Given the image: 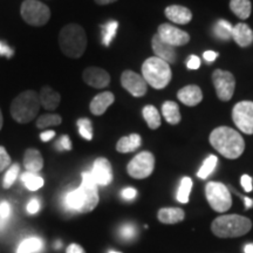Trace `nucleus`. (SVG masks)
Returning a JSON list of instances; mask_svg holds the SVG:
<instances>
[{
  "label": "nucleus",
  "instance_id": "nucleus-22",
  "mask_svg": "<svg viewBox=\"0 0 253 253\" xmlns=\"http://www.w3.org/2000/svg\"><path fill=\"white\" fill-rule=\"evenodd\" d=\"M40 104L47 110H54L58 108L61 101V96L58 91L50 87H43L39 94Z\"/></svg>",
  "mask_w": 253,
  "mask_h": 253
},
{
  "label": "nucleus",
  "instance_id": "nucleus-10",
  "mask_svg": "<svg viewBox=\"0 0 253 253\" xmlns=\"http://www.w3.org/2000/svg\"><path fill=\"white\" fill-rule=\"evenodd\" d=\"M232 120L237 128L244 134H253V102L242 101L233 107Z\"/></svg>",
  "mask_w": 253,
  "mask_h": 253
},
{
  "label": "nucleus",
  "instance_id": "nucleus-31",
  "mask_svg": "<svg viewBox=\"0 0 253 253\" xmlns=\"http://www.w3.org/2000/svg\"><path fill=\"white\" fill-rule=\"evenodd\" d=\"M191 189H192L191 178H190V177H183V179L181 181V185H179L178 191H177V201L183 204L188 203Z\"/></svg>",
  "mask_w": 253,
  "mask_h": 253
},
{
  "label": "nucleus",
  "instance_id": "nucleus-19",
  "mask_svg": "<svg viewBox=\"0 0 253 253\" xmlns=\"http://www.w3.org/2000/svg\"><path fill=\"white\" fill-rule=\"evenodd\" d=\"M166 17L172 23L178 25H185L191 21L192 13L189 8L179 5L168 6L166 8Z\"/></svg>",
  "mask_w": 253,
  "mask_h": 253
},
{
  "label": "nucleus",
  "instance_id": "nucleus-7",
  "mask_svg": "<svg viewBox=\"0 0 253 253\" xmlns=\"http://www.w3.org/2000/svg\"><path fill=\"white\" fill-rule=\"evenodd\" d=\"M205 195L210 207L217 212H225L232 205L229 189L223 183L209 182L205 186Z\"/></svg>",
  "mask_w": 253,
  "mask_h": 253
},
{
  "label": "nucleus",
  "instance_id": "nucleus-25",
  "mask_svg": "<svg viewBox=\"0 0 253 253\" xmlns=\"http://www.w3.org/2000/svg\"><path fill=\"white\" fill-rule=\"evenodd\" d=\"M162 114L166 119V121L170 125H177L181 122L182 116L181 112H179L178 104L173 101H167L162 106Z\"/></svg>",
  "mask_w": 253,
  "mask_h": 253
},
{
  "label": "nucleus",
  "instance_id": "nucleus-6",
  "mask_svg": "<svg viewBox=\"0 0 253 253\" xmlns=\"http://www.w3.org/2000/svg\"><path fill=\"white\" fill-rule=\"evenodd\" d=\"M21 17L32 26H43L48 23L50 9L43 2L38 0H25L20 8Z\"/></svg>",
  "mask_w": 253,
  "mask_h": 253
},
{
  "label": "nucleus",
  "instance_id": "nucleus-51",
  "mask_svg": "<svg viewBox=\"0 0 253 253\" xmlns=\"http://www.w3.org/2000/svg\"><path fill=\"white\" fill-rule=\"evenodd\" d=\"M245 253H253V244H248L244 249Z\"/></svg>",
  "mask_w": 253,
  "mask_h": 253
},
{
  "label": "nucleus",
  "instance_id": "nucleus-44",
  "mask_svg": "<svg viewBox=\"0 0 253 253\" xmlns=\"http://www.w3.org/2000/svg\"><path fill=\"white\" fill-rule=\"evenodd\" d=\"M136 195H137V191H136L134 188H126L122 191V197L126 199V201H131V199H134L136 197Z\"/></svg>",
  "mask_w": 253,
  "mask_h": 253
},
{
  "label": "nucleus",
  "instance_id": "nucleus-43",
  "mask_svg": "<svg viewBox=\"0 0 253 253\" xmlns=\"http://www.w3.org/2000/svg\"><path fill=\"white\" fill-rule=\"evenodd\" d=\"M242 185L246 192L252 191V178L249 175L242 176Z\"/></svg>",
  "mask_w": 253,
  "mask_h": 253
},
{
  "label": "nucleus",
  "instance_id": "nucleus-39",
  "mask_svg": "<svg viewBox=\"0 0 253 253\" xmlns=\"http://www.w3.org/2000/svg\"><path fill=\"white\" fill-rule=\"evenodd\" d=\"M58 147L60 149L62 150H71L72 149V143L71 141H69V137L67 135H63L61 136V138H60V141L58 142Z\"/></svg>",
  "mask_w": 253,
  "mask_h": 253
},
{
  "label": "nucleus",
  "instance_id": "nucleus-2",
  "mask_svg": "<svg viewBox=\"0 0 253 253\" xmlns=\"http://www.w3.org/2000/svg\"><path fill=\"white\" fill-rule=\"evenodd\" d=\"M59 45L66 56L80 58L87 47L86 32L78 24L66 25L59 34Z\"/></svg>",
  "mask_w": 253,
  "mask_h": 253
},
{
  "label": "nucleus",
  "instance_id": "nucleus-36",
  "mask_svg": "<svg viewBox=\"0 0 253 253\" xmlns=\"http://www.w3.org/2000/svg\"><path fill=\"white\" fill-rule=\"evenodd\" d=\"M19 170H20L19 164H13V166L7 170V172H6V175L4 177V183H2V185H4L5 189L11 188L12 184L15 182V179H17L18 177Z\"/></svg>",
  "mask_w": 253,
  "mask_h": 253
},
{
  "label": "nucleus",
  "instance_id": "nucleus-40",
  "mask_svg": "<svg viewBox=\"0 0 253 253\" xmlns=\"http://www.w3.org/2000/svg\"><path fill=\"white\" fill-rule=\"evenodd\" d=\"M9 213H11V207H9L7 202H2V203L0 204V218L7 219L9 217Z\"/></svg>",
  "mask_w": 253,
  "mask_h": 253
},
{
  "label": "nucleus",
  "instance_id": "nucleus-49",
  "mask_svg": "<svg viewBox=\"0 0 253 253\" xmlns=\"http://www.w3.org/2000/svg\"><path fill=\"white\" fill-rule=\"evenodd\" d=\"M118 1V0H95V2L99 5H108V4H112V2H115Z\"/></svg>",
  "mask_w": 253,
  "mask_h": 253
},
{
  "label": "nucleus",
  "instance_id": "nucleus-12",
  "mask_svg": "<svg viewBox=\"0 0 253 253\" xmlns=\"http://www.w3.org/2000/svg\"><path fill=\"white\" fill-rule=\"evenodd\" d=\"M121 84L123 88L128 90L132 96L141 97L147 93L148 84L143 77L132 71H125L122 73Z\"/></svg>",
  "mask_w": 253,
  "mask_h": 253
},
{
  "label": "nucleus",
  "instance_id": "nucleus-4",
  "mask_svg": "<svg viewBox=\"0 0 253 253\" xmlns=\"http://www.w3.org/2000/svg\"><path fill=\"white\" fill-rule=\"evenodd\" d=\"M40 106L39 94L34 90H25L12 101L11 115L18 123H28L37 118Z\"/></svg>",
  "mask_w": 253,
  "mask_h": 253
},
{
  "label": "nucleus",
  "instance_id": "nucleus-34",
  "mask_svg": "<svg viewBox=\"0 0 253 253\" xmlns=\"http://www.w3.org/2000/svg\"><path fill=\"white\" fill-rule=\"evenodd\" d=\"M118 21H109L102 26V42L106 46H109L114 38H115L116 31H118Z\"/></svg>",
  "mask_w": 253,
  "mask_h": 253
},
{
  "label": "nucleus",
  "instance_id": "nucleus-53",
  "mask_svg": "<svg viewBox=\"0 0 253 253\" xmlns=\"http://www.w3.org/2000/svg\"><path fill=\"white\" fill-rule=\"evenodd\" d=\"M109 253H120V252H116V251H110Z\"/></svg>",
  "mask_w": 253,
  "mask_h": 253
},
{
  "label": "nucleus",
  "instance_id": "nucleus-24",
  "mask_svg": "<svg viewBox=\"0 0 253 253\" xmlns=\"http://www.w3.org/2000/svg\"><path fill=\"white\" fill-rule=\"evenodd\" d=\"M142 144V138L138 134H131L129 136H125V137H121L116 144V150L119 153L126 154L131 153V151H135L136 149L141 147Z\"/></svg>",
  "mask_w": 253,
  "mask_h": 253
},
{
  "label": "nucleus",
  "instance_id": "nucleus-42",
  "mask_svg": "<svg viewBox=\"0 0 253 253\" xmlns=\"http://www.w3.org/2000/svg\"><path fill=\"white\" fill-rule=\"evenodd\" d=\"M39 209H40V203L38 199H32V201L27 205V211H28V213H31V214L37 213L38 211H39Z\"/></svg>",
  "mask_w": 253,
  "mask_h": 253
},
{
  "label": "nucleus",
  "instance_id": "nucleus-41",
  "mask_svg": "<svg viewBox=\"0 0 253 253\" xmlns=\"http://www.w3.org/2000/svg\"><path fill=\"white\" fill-rule=\"evenodd\" d=\"M199 66H201V60L196 55H191L186 61V67L189 69H197L199 68Z\"/></svg>",
  "mask_w": 253,
  "mask_h": 253
},
{
  "label": "nucleus",
  "instance_id": "nucleus-21",
  "mask_svg": "<svg viewBox=\"0 0 253 253\" xmlns=\"http://www.w3.org/2000/svg\"><path fill=\"white\" fill-rule=\"evenodd\" d=\"M232 38L238 46L249 47L253 42V31L246 24H237L233 27Z\"/></svg>",
  "mask_w": 253,
  "mask_h": 253
},
{
  "label": "nucleus",
  "instance_id": "nucleus-16",
  "mask_svg": "<svg viewBox=\"0 0 253 253\" xmlns=\"http://www.w3.org/2000/svg\"><path fill=\"white\" fill-rule=\"evenodd\" d=\"M151 47L157 58L162 59L168 63H175L177 60V53L175 47L164 42L158 34H155L151 40Z\"/></svg>",
  "mask_w": 253,
  "mask_h": 253
},
{
  "label": "nucleus",
  "instance_id": "nucleus-33",
  "mask_svg": "<svg viewBox=\"0 0 253 253\" xmlns=\"http://www.w3.org/2000/svg\"><path fill=\"white\" fill-rule=\"evenodd\" d=\"M217 162H218V158L214 156V155H210V156H209L207 160L204 161L203 166L201 167V169H199V171L197 173V176L199 177V178H202V179L208 178V177L212 173L214 168H216Z\"/></svg>",
  "mask_w": 253,
  "mask_h": 253
},
{
  "label": "nucleus",
  "instance_id": "nucleus-46",
  "mask_svg": "<svg viewBox=\"0 0 253 253\" xmlns=\"http://www.w3.org/2000/svg\"><path fill=\"white\" fill-rule=\"evenodd\" d=\"M54 136H55V131H53V130H47V131L41 132V134H40V138H41V141H42V142H47V141L52 140V138L54 137Z\"/></svg>",
  "mask_w": 253,
  "mask_h": 253
},
{
  "label": "nucleus",
  "instance_id": "nucleus-45",
  "mask_svg": "<svg viewBox=\"0 0 253 253\" xmlns=\"http://www.w3.org/2000/svg\"><path fill=\"white\" fill-rule=\"evenodd\" d=\"M0 54L5 55V56H7V58H9V56L13 55V50L9 48L7 45H5V43L0 42Z\"/></svg>",
  "mask_w": 253,
  "mask_h": 253
},
{
  "label": "nucleus",
  "instance_id": "nucleus-9",
  "mask_svg": "<svg viewBox=\"0 0 253 253\" xmlns=\"http://www.w3.org/2000/svg\"><path fill=\"white\" fill-rule=\"evenodd\" d=\"M155 157L149 151H142L132 158L126 167V171L132 178L143 179L149 177L154 171Z\"/></svg>",
  "mask_w": 253,
  "mask_h": 253
},
{
  "label": "nucleus",
  "instance_id": "nucleus-47",
  "mask_svg": "<svg viewBox=\"0 0 253 253\" xmlns=\"http://www.w3.org/2000/svg\"><path fill=\"white\" fill-rule=\"evenodd\" d=\"M66 252L67 253H86L84 252V250L78 244H71L67 248V250H66Z\"/></svg>",
  "mask_w": 253,
  "mask_h": 253
},
{
  "label": "nucleus",
  "instance_id": "nucleus-28",
  "mask_svg": "<svg viewBox=\"0 0 253 253\" xmlns=\"http://www.w3.org/2000/svg\"><path fill=\"white\" fill-rule=\"evenodd\" d=\"M232 32H233V26L231 25L229 21L226 20H218L216 25H214V36H216L218 39L227 41L232 38Z\"/></svg>",
  "mask_w": 253,
  "mask_h": 253
},
{
  "label": "nucleus",
  "instance_id": "nucleus-26",
  "mask_svg": "<svg viewBox=\"0 0 253 253\" xmlns=\"http://www.w3.org/2000/svg\"><path fill=\"white\" fill-rule=\"evenodd\" d=\"M230 8L239 19L245 20L251 14L252 6L250 0H231Z\"/></svg>",
  "mask_w": 253,
  "mask_h": 253
},
{
  "label": "nucleus",
  "instance_id": "nucleus-27",
  "mask_svg": "<svg viewBox=\"0 0 253 253\" xmlns=\"http://www.w3.org/2000/svg\"><path fill=\"white\" fill-rule=\"evenodd\" d=\"M42 240L38 237L26 238L20 243L17 253H38L42 250Z\"/></svg>",
  "mask_w": 253,
  "mask_h": 253
},
{
  "label": "nucleus",
  "instance_id": "nucleus-48",
  "mask_svg": "<svg viewBox=\"0 0 253 253\" xmlns=\"http://www.w3.org/2000/svg\"><path fill=\"white\" fill-rule=\"evenodd\" d=\"M204 59L207 60L208 62H212L213 60L217 59L218 56V53L217 52H213V50H207V52H204Z\"/></svg>",
  "mask_w": 253,
  "mask_h": 253
},
{
  "label": "nucleus",
  "instance_id": "nucleus-35",
  "mask_svg": "<svg viewBox=\"0 0 253 253\" xmlns=\"http://www.w3.org/2000/svg\"><path fill=\"white\" fill-rule=\"evenodd\" d=\"M78 126L80 135L87 141H90L93 138V125L88 119H80L78 121Z\"/></svg>",
  "mask_w": 253,
  "mask_h": 253
},
{
  "label": "nucleus",
  "instance_id": "nucleus-30",
  "mask_svg": "<svg viewBox=\"0 0 253 253\" xmlns=\"http://www.w3.org/2000/svg\"><path fill=\"white\" fill-rule=\"evenodd\" d=\"M21 179H23L25 186L28 190H31V191H37V190H39L43 186V178L38 175V173L25 172L21 176Z\"/></svg>",
  "mask_w": 253,
  "mask_h": 253
},
{
  "label": "nucleus",
  "instance_id": "nucleus-32",
  "mask_svg": "<svg viewBox=\"0 0 253 253\" xmlns=\"http://www.w3.org/2000/svg\"><path fill=\"white\" fill-rule=\"evenodd\" d=\"M62 119L58 114H45L41 115L39 119L37 120V126L40 129L49 128V126H55L61 125Z\"/></svg>",
  "mask_w": 253,
  "mask_h": 253
},
{
  "label": "nucleus",
  "instance_id": "nucleus-29",
  "mask_svg": "<svg viewBox=\"0 0 253 253\" xmlns=\"http://www.w3.org/2000/svg\"><path fill=\"white\" fill-rule=\"evenodd\" d=\"M143 118L150 129H157L161 126V116L154 106H145L143 108Z\"/></svg>",
  "mask_w": 253,
  "mask_h": 253
},
{
  "label": "nucleus",
  "instance_id": "nucleus-37",
  "mask_svg": "<svg viewBox=\"0 0 253 253\" xmlns=\"http://www.w3.org/2000/svg\"><path fill=\"white\" fill-rule=\"evenodd\" d=\"M136 233H137V231H136V227L132 224H126L120 229V236L126 240L132 239L136 236Z\"/></svg>",
  "mask_w": 253,
  "mask_h": 253
},
{
  "label": "nucleus",
  "instance_id": "nucleus-8",
  "mask_svg": "<svg viewBox=\"0 0 253 253\" xmlns=\"http://www.w3.org/2000/svg\"><path fill=\"white\" fill-rule=\"evenodd\" d=\"M82 197L81 213H87L93 211L99 204V191L97 184L95 183L91 172L82 173V183L79 186Z\"/></svg>",
  "mask_w": 253,
  "mask_h": 253
},
{
  "label": "nucleus",
  "instance_id": "nucleus-17",
  "mask_svg": "<svg viewBox=\"0 0 253 253\" xmlns=\"http://www.w3.org/2000/svg\"><path fill=\"white\" fill-rule=\"evenodd\" d=\"M177 97L185 106L194 107L202 102V100H203V93H202L201 88L198 86L190 84V86H185L182 89H179L178 93H177Z\"/></svg>",
  "mask_w": 253,
  "mask_h": 253
},
{
  "label": "nucleus",
  "instance_id": "nucleus-52",
  "mask_svg": "<svg viewBox=\"0 0 253 253\" xmlns=\"http://www.w3.org/2000/svg\"><path fill=\"white\" fill-rule=\"evenodd\" d=\"M2 122H4V119H2V113H1V109H0V130H1L2 128Z\"/></svg>",
  "mask_w": 253,
  "mask_h": 253
},
{
  "label": "nucleus",
  "instance_id": "nucleus-11",
  "mask_svg": "<svg viewBox=\"0 0 253 253\" xmlns=\"http://www.w3.org/2000/svg\"><path fill=\"white\" fill-rule=\"evenodd\" d=\"M213 86L220 101H230L236 89L235 77L227 71L216 69L212 74Z\"/></svg>",
  "mask_w": 253,
  "mask_h": 253
},
{
  "label": "nucleus",
  "instance_id": "nucleus-15",
  "mask_svg": "<svg viewBox=\"0 0 253 253\" xmlns=\"http://www.w3.org/2000/svg\"><path fill=\"white\" fill-rule=\"evenodd\" d=\"M82 79L88 86L93 88H106L110 84V75L102 68L88 67L84 71Z\"/></svg>",
  "mask_w": 253,
  "mask_h": 253
},
{
  "label": "nucleus",
  "instance_id": "nucleus-18",
  "mask_svg": "<svg viewBox=\"0 0 253 253\" xmlns=\"http://www.w3.org/2000/svg\"><path fill=\"white\" fill-rule=\"evenodd\" d=\"M114 101H115V96L110 91H104V93L97 94L90 102V113L96 116L102 115L108 109V107L114 103Z\"/></svg>",
  "mask_w": 253,
  "mask_h": 253
},
{
  "label": "nucleus",
  "instance_id": "nucleus-50",
  "mask_svg": "<svg viewBox=\"0 0 253 253\" xmlns=\"http://www.w3.org/2000/svg\"><path fill=\"white\" fill-rule=\"evenodd\" d=\"M244 202H245L246 209H250L253 205V199H250L248 197H244Z\"/></svg>",
  "mask_w": 253,
  "mask_h": 253
},
{
  "label": "nucleus",
  "instance_id": "nucleus-23",
  "mask_svg": "<svg viewBox=\"0 0 253 253\" xmlns=\"http://www.w3.org/2000/svg\"><path fill=\"white\" fill-rule=\"evenodd\" d=\"M185 213L179 208H163L158 211L157 218L163 224H176L184 219Z\"/></svg>",
  "mask_w": 253,
  "mask_h": 253
},
{
  "label": "nucleus",
  "instance_id": "nucleus-13",
  "mask_svg": "<svg viewBox=\"0 0 253 253\" xmlns=\"http://www.w3.org/2000/svg\"><path fill=\"white\" fill-rule=\"evenodd\" d=\"M157 34L164 42L169 43V45L173 47L184 46L185 43H188L190 41V36L186 32L169 24L160 25Z\"/></svg>",
  "mask_w": 253,
  "mask_h": 253
},
{
  "label": "nucleus",
  "instance_id": "nucleus-1",
  "mask_svg": "<svg viewBox=\"0 0 253 253\" xmlns=\"http://www.w3.org/2000/svg\"><path fill=\"white\" fill-rule=\"evenodd\" d=\"M210 143L220 155L229 160H236L245 150L242 135L230 126H218L210 135Z\"/></svg>",
  "mask_w": 253,
  "mask_h": 253
},
{
  "label": "nucleus",
  "instance_id": "nucleus-3",
  "mask_svg": "<svg viewBox=\"0 0 253 253\" xmlns=\"http://www.w3.org/2000/svg\"><path fill=\"white\" fill-rule=\"evenodd\" d=\"M252 229V221L240 214H224L212 221L211 230L219 238H236L246 235Z\"/></svg>",
  "mask_w": 253,
  "mask_h": 253
},
{
  "label": "nucleus",
  "instance_id": "nucleus-14",
  "mask_svg": "<svg viewBox=\"0 0 253 253\" xmlns=\"http://www.w3.org/2000/svg\"><path fill=\"white\" fill-rule=\"evenodd\" d=\"M90 172L97 186H107L113 182L112 164H110V162L107 158H96Z\"/></svg>",
  "mask_w": 253,
  "mask_h": 253
},
{
  "label": "nucleus",
  "instance_id": "nucleus-38",
  "mask_svg": "<svg viewBox=\"0 0 253 253\" xmlns=\"http://www.w3.org/2000/svg\"><path fill=\"white\" fill-rule=\"evenodd\" d=\"M9 164H11V157H9L5 148L0 145V172L4 171Z\"/></svg>",
  "mask_w": 253,
  "mask_h": 253
},
{
  "label": "nucleus",
  "instance_id": "nucleus-20",
  "mask_svg": "<svg viewBox=\"0 0 253 253\" xmlns=\"http://www.w3.org/2000/svg\"><path fill=\"white\" fill-rule=\"evenodd\" d=\"M24 166L27 172H39L43 167V158L40 151L37 149H27L25 151Z\"/></svg>",
  "mask_w": 253,
  "mask_h": 253
},
{
  "label": "nucleus",
  "instance_id": "nucleus-5",
  "mask_svg": "<svg viewBox=\"0 0 253 253\" xmlns=\"http://www.w3.org/2000/svg\"><path fill=\"white\" fill-rule=\"evenodd\" d=\"M142 77L155 89H163L171 81V68L162 59L151 56L142 65Z\"/></svg>",
  "mask_w": 253,
  "mask_h": 253
}]
</instances>
